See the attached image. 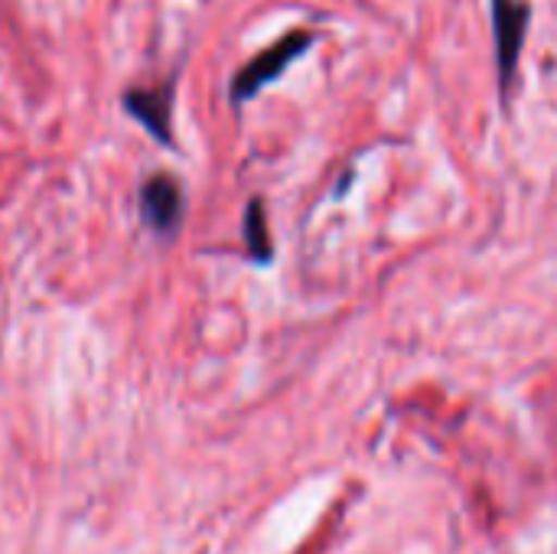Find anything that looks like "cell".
Listing matches in <instances>:
<instances>
[{
	"instance_id": "1",
	"label": "cell",
	"mask_w": 557,
	"mask_h": 554,
	"mask_svg": "<svg viewBox=\"0 0 557 554\" xmlns=\"http://www.w3.org/2000/svg\"><path fill=\"white\" fill-rule=\"evenodd\" d=\"M313 42H317V33H310V29H294V33L281 36L277 42H271L268 49H261L255 59H248V62L235 72V78H232V85H228V101H232L235 108H242V104H248L251 98H258V91L268 88L271 82H277V78L287 72L290 62H297L300 56L310 52Z\"/></svg>"
},
{
	"instance_id": "2",
	"label": "cell",
	"mask_w": 557,
	"mask_h": 554,
	"mask_svg": "<svg viewBox=\"0 0 557 554\" xmlns=\"http://www.w3.org/2000/svg\"><path fill=\"white\" fill-rule=\"evenodd\" d=\"M493 16V39H496V75H499V95L503 104H509L519 59L525 49V36L532 26V0H490Z\"/></svg>"
},
{
	"instance_id": "3",
	"label": "cell",
	"mask_w": 557,
	"mask_h": 554,
	"mask_svg": "<svg viewBox=\"0 0 557 554\" xmlns=\"http://www.w3.org/2000/svg\"><path fill=\"white\" fill-rule=\"evenodd\" d=\"M173 95H176V75H170L163 85L150 88H127L121 95V108L163 147H173Z\"/></svg>"
},
{
	"instance_id": "4",
	"label": "cell",
	"mask_w": 557,
	"mask_h": 554,
	"mask_svg": "<svg viewBox=\"0 0 557 554\" xmlns=\"http://www.w3.org/2000/svg\"><path fill=\"white\" fill-rule=\"evenodd\" d=\"M183 209H186V196H183V186H180L176 176L153 173L140 186V219L157 235L170 238L183 222Z\"/></svg>"
},
{
	"instance_id": "5",
	"label": "cell",
	"mask_w": 557,
	"mask_h": 554,
	"mask_svg": "<svg viewBox=\"0 0 557 554\" xmlns=\"http://www.w3.org/2000/svg\"><path fill=\"white\" fill-rule=\"evenodd\" d=\"M245 238H248V251L258 264L271 261L274 248H271V235H268V216H264V202L251 199L248 212H245Z\"/></svg>"
}]
</instances>
